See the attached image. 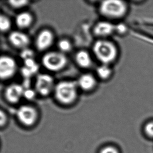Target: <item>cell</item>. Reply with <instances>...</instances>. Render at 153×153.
Wrapping results in <instances>:
<instances>
[{
    "mask_svg": "<svg viewBox=\"0 0 153 153\" xmlns=\"http://www.w3.org/2000/svg\"><path fill=\"white\" fill-rule=\"evenodd\" d=\"M78 85L76 81L62 80L54 87L53 93L55 99L59 102L65 105L74 103L78 96Z\"/></svg>",
    "mask_w": 153,
    "mask_h": 153,
    "instance_id": "cell-2",
    "label": "cell"
},
{
    "mask_svg": "<svg viewBox=\"0 0 153 153\" xmlns=\"http://www.w3.org/2000/svg\"><path fill=\"white\" fill-rule=\"evenodd\" d=\"M54 39L55 36L51 30L48 28L42 29L38 33L36 38V48L39 51H45L53 45Z\"/></svg>",
    "mask_w": 153,
    "mask_h": 153,
    "instance_id": "cell-8",
    "label": "cell"
},
{
    "mask_svg": "<svg viewBox=\"0 0 153 153\" xmlns=\"http://www.w3.org/2000/svg\"><path fill=\"white\" fill-rule=\"evenodd\" d=\"M100 153H119V151L115 147L109 146L102 149Z\"/></svg>",
    "mask_w": 153,
    "mask_h": 153,
    "instance_id": "cell-23",
    "label": "cell"
},
{
    "mask_svg": "<svg viewBox=\"0 0 153 153\" xmlns=\"http://www.w3.org/2000/svg\"><path fill=\"white\" fill-rule=\"evenodd\" d=\"M8 41L12 46L21 51L28 48L30 43L28 36L19 31L11 32L8 36Z\"/></svg>",
    "mask_w": 153,
    "mask_h": 153,
    "instance_id": "cell-10",
    "label": "cell"
},
{
    "mask_svg": "<svg viewBox=\"0 0 153 153\" xmlns=\"http://www.w3.org/2000/svg\"><path fill=\"white\" fill-rule=\"evenodd\" d=\"M54 83V79L51 75L47 74H39L36 79L35 90L40 95L47 96L53 91L55 85Z\"/></svg>",
    "mask_w": 153,
    "mask_h": 153,
    "instance_id": "cell-6",
    "label": "cell"
},
{
    "mask_svg": "<svg viewBox=\"0 0 153 153\" xmlns=\"http://www.w3.org/2000/svg\"><path fill=\"white\" fill-rule=\"evenodd\" d=\"M94 55L102 64L109 65L118 57L119 51L114 43L106 39L97 41L93 46Z\"/></svg>",
    "mask_w": 153,
    "mask_h": 153,
    "instance_id": "cell-1",
    "label": "cell"
},
{
    "mask_svg": "<svg viewBox=\"0 0 153 153\" xmlns=\"http://www.w3.org/2000/svg\"><path fill=\"white\" fill-rule=\"evenodd\" d=\"M37 63L36 62L34 58H30L24 60V65L25 67L31 68L35 66Z\"/></svg>",
    "mask_w": 153,
    "mask_h": 153,
    "instance_id": "cell-24",
    "label": "cell"
},
{
    "mask_svg": "<svg viewBox=\"0 0 153 153\" xmlns=\"http://www.w3.org/2000/svg\"><path fill=\"white\" fill-rule=\"evenodd\" d=\"M25 88L20 84L14 83L6 87L4 90V97L9 102L17 103L23 97Z\"/></svg>",
    "mask_w": 153,
    "mask_h": 153,
    "instance_id": "cell-9",
    "label": "cell"
},
{
    "mask_svg": "<svg viewBox=\"0 0 153 153\" xmlns=\"http://www.w3.org/2000/svg\"><path fill=\"white\" fill-rule=\"evenodd\" d=\"M76 82L78 86L85 91L93 90L97 85L95 77L92 74L88 73L81 75Z\"/></svg>",
    "mask_w": 153,
    "mask_h": 153,
    "instance_id": "cell-12",
    "label": "cell"
},
{
    "mask_svg": "<svg viewBox=\"0 0 153 153\" xmlns=\"http://www.w3.org/2000/svg\"><path fill=\"white\" fill-rule=\"evenodd\" d=\"M114 27L108 21H100L97 23L93 28L94 34L100 39H105L111 36L114 30Z\"/></svg>",
    "mask_w": 153,
    "mask_h": 153,
    "instance_id": "cell-11",
    "label": "cell"
},
{
    "mask_svg": "<svg viewBox=\"0 0 153 153\" xmlns=\"http://www.w3.org/2000/svg\"><path fill=\"white\" fill-rule=\"evenodd\" d=\"M34 18L30 12L25 11L17 15L15 23L18 28L21 30L29 28L33 22Z\"/></svg>",
    "mask_w": 153,
    "mask_h": 153,
    "instance_id": "cell-13",
    "label": "cell"
},
{
    "mask_svg": "<svg viewBox=\"0 0 153 153\" xmlns=\"http://www.w3.org/2000/svg\"><path fill=\"white\" fill-rule=\"evenodd\" d=\"M17 117L23 125L31 126L35 124L38 118L36 109L29 105L20 106L17 111Z\"/></svg>",
    "mask_w": 153,
    "mask_h": 153,
    "instance_id": "cell-7",
    "label": "cell"
},
{
    "mask_svg": "<svg viewBox=\"0 0 153 153\" xmlns=\"http://www.w3.org/2000/svg\"><path fill=\"white\" fill-rule=\"evenodd\" d=\"M20 72H21L22 76L25 79H29L32 76L34 75L33 73L31 71V69L27 68L25 66L21 68Z\"/></svg>",
    "mask_w": 153,
    "mask_h": 153,
    "instance_id": "cell-21",
    "label": "cell"
},
{
    "mask_svg": "<svg viewBox=\"0 0 153 153\" xmlns=\"http://www.w3.org/2000/svg\"><path fill=\"white\" fill-rule=\"evenodd\" d=\"M0 123H1V127L4 126L5 124L7 123V114H6L3 111H1V114H0Z\"/></svg>",
    "mask_w": 153,
    "mask_h": 153,
    "instance_id": "cell-25",
    "label": "cell"
},
{
    "mask_svg": "<svg viewBox=\"0 0 153 153\" xmlns=\"http://www.w3.org/2000/svg\"><path fill=\"white\" fill-rule=\"evenodd\" d=\"M17 70V64L13 57L3 55L0 58V78L6 80L13 77Z\"/></svg>",
    "mask_w": 153,
    "mask_h": 153,
    "instance_id": "cell-5",
    "label": "cell"
},
{
    "mask_svg": "<svg viewBox=\"0 0 153 153\" xmlns=\"http://www.w3.org/2000/svg\"><path fill=\"white\" fill-rule=\"evenodd\" d=\"M42 64L45 68L53 72H58L64 68L68 63V59L64 53L60 51H50L43 56Z\"/></svg>",
    "mask_w": 153,
    "mask_h": 153,
    "instance_id": "cell-4",
    "label": "cell"
},
{
    "mask_svg": "<svg viewBox=\"0 0 153 153\" xmlns=\"http://www.w3.org/2000/svg\"><path fill=\"white\" fill-rule=\"evenodd\" d=\"M58 48L59 51L65 54L71 51L72 48V44L68 39L65 38L60 39L58 43Z\"/></svg>",
    "mask_w": 153,
    "mask_h": 153,
    "instance_id": "cell-16",
    "label": "cell"
},
{
    "mask_svg": "<svg viewBox=\"0 0 153 153\" xmlns=\"http://www.w3.org/2000/svg\"><path fill=\"white\" fill-rule=\"evenodd\" d=\"M11 22L9 18L5 15H1L0 17V29L2 33L8 32L11 28Z\"/></svg>",
    "mask_w": 153,
    "mask_h": 153,
    "instance_id": "cell-17",
    "label": "cell"
},
{
    "mask_svg": "<svg viewBox=\"0 0 153 153\" xmlns=\"http://www.w3.org/2000/svg\"><path fill=\"white\" fill-rule=\"evenodd\" d=\"M145 131L148 137L153 138V121L146 124L145 127Z\"/></svg>",
    "mask_w": 153,
    "mask_h": 153,
    "instance_id": "cell-22",
    "label": "cell"
},
{
    "mask_svg": "<svg viewBox=\"0 0 153 153\" xmlns=\"http://www.w3.org/2000/svg\"><path fill=\"white\" fill-rule=\"evenodd\" d=\"M100 14L105 18L112 20L124 17L128 11V6L125 1L118 0L104 1L99 7Z\"/></svg>",
    "mask_w": 153,
    "mask_h": 153,
    "instance_id": "cell-3",
    "label": "cell"
},
{
    "mask_svg": "<svg viewBox=\"0 0 153 153\" xmlns=\"http://www.w3.org/2000/svg\"><path fill=\"white\" fill-rule=\"evenodd\" d=\"M36 92L35 90L32 88H26L24 90L23 97L28 100H32L35 98L36 95Z\"/></svg>",
    "mask_w": 153,
    "mask_h": 153,
    "instance_id": "cell-20",
    "label": "cell"
},
{
    "mask_svg": "<svg viewBox=\"0 0 153 153\" xmlns=\"http://www.w3.org/2000/svg\"><path fill=\"white\" fill-rule=\"evenodd\" d=\"M34 54V52L33 50L29 49V48H27L21 51L20 53V56L21 59L25 60L26 59L33 58Z\"/></svg>",
    "mask_w": 153,
    "mask_h": 153,
    "instance_id": "cell-19",
    "label": "cell"
},
{
    "mask_svg": "<svg viewBox=\"0 0 153 153\" xmlns=\"http://www.w3.org/2000/svg\"><path fill=\"white\" fill-rule=\"evenodd\" d=\"M8 2L11 7L15 9H19L27 6L29 1L27 0H10Z\"/></svg>",
    "mask_w": 153,
    "mask_h": 153,
    "instance_id": "cell-18",
    "label": "cell"
},
{
    "mask_svg": "<svg viewBox=\"0 0 153 153\" xmlns=\"http://www.w3.org/2000/svg\"><path fill=\"white\" fill-rule=\"evenodd\" d=\"M75 61L80 68L87 69L92 65V59L89 53L85 50H80L76 53Z\"/></svg>",
    "mask_w": 153,
    "mask_h": 153,
    "instance_id": "cell-14",
    "label": "cell"
},
{
    "mask_svg": "<svg viewBox=\"0 0 153 153\" xmlns=\"http://www.w3.org/2000/svg\"><path fill=\"white\" fill-rule=\"evenodd\" d=\"M111 70L109 65L102 64L97 68L96 73L97 76L102 80L108 79L111 76Z\"/></svg>",
    "mask_w": 153,
    "mask_h": 153,
    "instance_id": "cell-15",
    "label": "cell"
}]
</instances>
